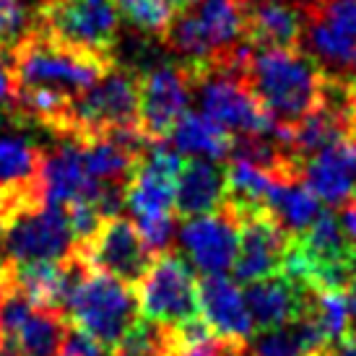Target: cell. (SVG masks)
Returning <instances> with one entry per match:
<instances>
[{
  "label": "cell",
  "instance_id": "1",
  "mask_svg": "<svg viewBox=\"0 0 356 356\" xmlns=\"http://www.w3.org/2000/svg\"><path fill=\"white\" fill-rule=\"evenodd\" d=\"M8 55L16 91H44L70 102L97 86L118 65L112 55L76 47L37 24H29L8 47Z\"/></svg>",
  "mask_w": 356,
  "mask_h": 356
},
{
  "label": "cell",
  "instance_id": "2",
  "mask_svg": "<svg viewBox=\"0 0 356 356\" xmlns=\"http://www.w3.org/2000/svg\"><path fill=\"white\" fill-rule=\"evenodd\" d=\"M239 76L281 125H294L325 99L327 73L299 47H248Z\"/></svg>",
  "mask_w": 356,
  "mask_h": 356
},
{
  "label": "cell",
  "instance_id": "3",
  "mask_svg": "<svg viewBox=\"0 0 356 356\" xmlns=\"http://www.w3.org/2000/svg\"><path fill=\"white\" fill-rule=\"evenodd\" d=\"M37 182V179H34ZM76 250L65 208L47 206L31 185L21 193L10 208L8 221L0 234L3 263H37V260H65Z\"/></svg>",
  "mask_w": 356,
  "mask_h": 356
},
{
  "label": "cell",
  "instance_id": "4",
  "mask_svg": "<svg viewBox=\"0 0 356 356\" xmlns=\"http://www.w3.org/2000/svg\"><path fill=\"white\" fill-rule=\"evenodd\" d=\"M65 312L73 327L83 330L102 348H109V351L140 320L138 297L133 294V289L91 268H83L79 281L73 284L65 302Z\"/></svg>",
  "mask_w": 356,
  "mask_h": 356
},
{
  "label": "cell",
  "instance_id": "5",
  "mask_svg": "<svg viewBox=\"0 0 356 356\" xmlns=\"http://www.w3.org/2000/svg\"><path fill=\"white\" fill-rule=\"evenodd\" d=\"M118 128H140V76L115 65L97 86L73 99L65 138L89 140Z\"/></svg>",
  "mask_w": 356,
  "mask_h": 356
},
{
  "label": "cell",
  "instance_id": "6",
  "mask_svg": "<svg viewBox=\"0 0 356 356\" xmlns=\"http://www.w3.org/2000/svg\"><path fill=\"white\" fill-rule=\"evenodd\" d=\"M193 89L198 91L200 107L208 120L232 136H270L276 118L263 107L245 79L234 68H211L195 76Z\"/></svg>",
  "mask_w": 356,
  "mask_h": 356
},
{
  "label": "cell",
  "instance_id": "7",
  "mask_svg": "<svg viewBox=\"0 0 356 356\" xmlns=\"http://www.w3.org/2000/svg\"><path fill=\"white\" fill-rule=\"evenodd\" d=\"M118 16L115 0H42L34 8L31 24L76 47L115 58L120 31Z\"/></svg>",
  "mask_w": 356,
  "mask_h": 356
},
{
  "label": "cell",
  "instance_id": "8",
  "mask_svg": "<svg viewBox=\"0 0 356 356\" xmlns=\"http://www.w3.org/2000/svg\"><path fill=\"white\" fill-rule=\"evenodd\" d=\"M136 297L140 315L161 325H179L198 317V281L175 250L154 257L146 276L136 284Z\"/></svg>",
  "mask_w": 356,
  "mask_h": 356
},
{
  "label": "cell",
  "instance_id": "9",
  "mask_svg": "<svg viewBox=\"0 0 356 356\" xmlns=\"http://www.w3.org/2000/svg\"><path fill=\"white\" fill-rule=\"evenodd\" d=\"M76 255L83 266L136 286L154 263V252L143 242L138 227L122 216L104 218L86 242L76 245Z\"/></svg>",
  "mask_w": 356,
  "mask_h": 356
},
{
  "label": "cell",
  "instance_id": "10",
  "mask_svg": "<svg viewBox=\"0 0 356 356\" xmlns=\"http://www.w3.org/2000/svg\"><path fill=\"white\" fill-rule=\"evenodd\" d=\"M232 200V198H229ZM239 213V252L234 260V276L242 284L276 276L284 270L291 234L281 227L268 206H239L232 200Z\"/></svg>",
  "mask_w": 356,
  "mask_h": 356
},
{
  "label": "cell",
  "instance_id": "11",
  "mask_svg": "<svg viewBox=\"0 0 356 356\" xmlns=\"http://www.w3.org/2000/svg\"><path fill=\"white\" fill-rule=\"evenodd\" d=\"M239 213L232 200H224L218 211L206 216L188 218L179 229V245L190 257V263L206 276L224 273L234 268L239 252Z\"/></svg>",
  "mask_w": 356,
  "mask_h": 356
},
{
  "label": "cell",
  "instance_id": "12",
  "mask_svg": "<svg viewBox=\"0 0 356 356\" xmlns=\"http://www.w3.org/2000/svg\"><path fill=\"white\" fill-rule=\"evenodd\" d=\"M193 97V81L182 63L156 65L140 76V128L149 140H167Z\"/></svg>",
  "mask_w": 356,
  "mask_h": 356
},
{
  "label": "cell",
  "instance_id": "13",
  "mask_svg": "<svg viewBox=\"0 0 356 356\" xmlns=\"http://www.w3.org/2000/svg\"><path fill=\"white\" fill-rule=\"evenodd\" d=\"M34 188L42 203L65 208L76 200L91 203L99 182L91 179V175L86 172L79 140L60 138L52 151H42V164Z\"/></svg>",
  "mask_w": 356,
  "mask_h": 356
},
{
  "label": "cell",
  "instance_id": "14",
  "mask_svg": "<svg viewBox=\"0 0 356 356\" xmlns=\"http://www.w3.org/2000/svg\"><path fill=\"white\" fill-rule=\"evenodd\" d=\"M198 309L203 312V323L221 338L248 343L255 333L245 294L221 273L203 276L198 281Z\"/></svg>",
  "mask_w": 356,
  "mask_h": 356
},
{
  "label": "cell",
  "instance_id": "15",
  "mask_svg": "<svg viewBox=\"0 0 356 356\" xmlns=\"http://www.w3.org/2000/svg\"><path fill=\"white\" fill-rule=\"evenodd\" d=\"M305 24L299 0H245V42L250 47H302Z\"/></svg>",
  "mask_w": 356,
  "mask_h": 356
},
{
  "label": "cell",
  "instance_id": "16",
  "mask_svg": "<svg viewBox=\"0 0 356 356\" xmlns=\"http://www.w3.org/2000/svg\"><path fill=\"white\" fill-rule=\"evenodd\" d=\"M305 182L327 206H343L356 195V136H343L305 159Z\"/></svg>",
  "mask_w": 356,
  "mask_h": 356
},
{
  "label": "cell",
  "instance_id": "17",
  "mask_svg": "<svg viewBox=\"0 0 356 356\" xmlns=\"http://www.w3.org/2000/svg\"><path fill=\"white\" fill-rule=\"evenodd\" d=\"M309 294L312 289L305 281L289 273H276V276L252 281L245 291V302H248L252 325L263 330V327H276L297 320L309 305Z\"/></svg>",
  "mask_w": 356,
  "mask_h": 356
},
{
  "label": "cell",
  "instance_id": "18",
  "mask_svg": "<svg viewBox=\"0 0 356 356\" xmlns=\"http://www.w3.org/2000/svg\"><path fill=\"white\" fill-rule=\"evenodd\" d=\"M227 200V169L208 159L182 161L175 188V213L179 218L206 216Z\"/></svg>",
  "mask_w": 356,
  "mask_h": 356
},
{
  "label": "cell",
  "instance_id": "19",
  "mask_svg": "<svg viewBox=\"0 0 356 356\" xmlns=\"http://www.w3.org/2000/svg\"><path fill=\"white\" fill-rule=\"evenodd\" d=\"M327 346L323 330L309 312V305L297 320L257 330L245 346V356H309Z\"/></svg>",
  "mask_w": 356,
  "mask_h": 356
},
{
  "label": "cell",
  "instance_id": "20",
  "mask_svg": "<svg viewBox=\"0 0 356 356\" xmlns=\"http://www.w3.org/2000/svg\"><path fill=\"white\" fill-rule=\"evenodd\" d=\"M169 138L179 154H188L190 159H208V161H221L232 156V146H234V136L218 128L203 112H185Z\"/></svg>",
  "mask_w": 356,
  "mask_h": 356
},
{
  "label": "cell",
  "instance_id": "21",
  "mask_svg": "<svg viewBox=\"0 0 356 356\" xmlns=\"http://www.w3.org/2000/svg\"><path fill=\"white\" fill-rule=\"evenodd\" d=\"M266 206L273 211V216L281 221V227L286 229L291 237L302 234L323 213L320 198L315 195V190L305 182V177L278 182L276 188L270 190Z\"/></svg>",
  "mask_w": 356,
  "mask_h": 356
},
{
  "label": "cell",
  "instance_id": "22",
  "mask_svg": "<svg viewBox=\"0 0 356 356\" xmlns=\"http://www.w3.org/2000/svg\"><path fill=\"white\" fill-rule=\"evenodd\" d=\"M79 143L81 151H83V164H86V172L91 175V179L109 182V185H125L128 188V182L133 179L143 156L128 151L125 146L115 143L107 136L79 140Z\"/></svg>",
  "mask_w": 356,
  "mask_h": 356
},
{
  "label": "cell",
  "instance_id": "23",
  "mask_svg": "<svg viewBox=\"0 0 356 356\" xmlns=\"http://www.w3.org/2000/svg\"><path fill=\"white\" fill-rule=\"evenodd\" d=\"M245 346L248 343L221 338L198 317L169 325L167 356H245Z\"/></svg>",
  "mask_w": 356,
  "mask_h": 356
},
{
  "label": "cell",
  "instance_id": "24",
  "mask_svg": "<svg viewBox=\"0 0 356 356\" xmlns=\"http://www.w3.org/2000/svg\"><path fill=\"white\" fill-rule=\"evenodd\" d=\"M42 149L21 136H0V190L24 188L37 179Z\"/></svg>",
  "mask_w": 356,
  "mask_h": 356
},
{
  "label": "cell",
  "instance_id": "25",
  "mask_svg": "<svg viewBox=\"0 0 356 356\" xmlns=\"http://www.w3.org/2000/svg\"><path fill=\"white\" fill-rule=\"evenodd\" d=\"M188 3L190 0H115L118 13L130 26L143 34H154L159 40Z\"/></svg>",
  "mask_w": 356,
  "mask_h": 356
},
{
  "label": "cell",
  "instance_id": "26",
  "mask_svg": "<svg viewBox=\"0 0 356 356\" xmlns=\"http://www.w3.org/2000/svg\"><path fill=\"white\" fill-rule=\"evenodd\" d=\"M169 325L154 323L140 315V320L128 330V336L112 348L115 356H167Z\"/></svg>",
  "mask_w": 356,
  "mask_h": 356
},
{
  "label": "cell",
  "instance_id": "27",
  "mask_svg": "<svg viewBox=\"0 0 356 356\" xmlns=\"http://www.w3.org/2000/svg\"><path fill=\"white\" fill-rule=\"evenodd\" d=\"M305 13L327 21L330 26L356 40V0H299Z\"/></svg>",
  "mask_w": 356,
  "mask_h": 356
},
{
  "label": "cell",
  "instance_id": "28",
  "mask_svg": "<svg viewBox=\"0 0 356 356\" xmlns=\"http://www.w3.org/2000/svg\"><path fill=\"white\" fill-rule=\"evenodd\" d=\"M29 24L31 19L21 8L19 0H0V47H10L29 29Z\"/></svg>",
  "mask_w": 356,
  "mask_h": 356
},
{
  "label": "cell",
  "instance_id": "29",
  "mask_svg": "<svg viewBox=\"0 0 356 356\" xmlns=\"http://www.w3.org/2000/svg\"><path fill=\"white\" fill-rule=\"evenodd\" d=\"M102 354H104V348L94 338L86 336L83 330H79V327L68 330V336L63 341V351H60V356H102Z\"/></svg>",
  "mask_w": 356,
  "mask_h": 356
},
{
  "label": "cell",
  "instance_id": "30",
  "mask_svg": "<svg viewBox=\"0 0 356 356\" xmlns=\"http://www.w3.org/2000/svg\"><path fill=\"white\" fill-rule=\"evenodd\" d=\"M13 91H16V83H13L8 47H0V104H3V107H8L10 104Z\"/></svg>",
  "mask_w": 356,
  "mask_h": 356
},
{
  "label": "cell",
  "instance_id": "31",
  "mask_svg": "<svg viewBox=\"0 0 356 356\" xmlns=\"http://www.w3.org/2000/svg\"><path fill=\"white\" fill-rule=\"evenodd\" d=\"M341 221H343V229H346L348 239H351V245H354V273H356V203L354 200L343 206Z\"/></svg>",
  "mask_w": 356,
  "mask_h": 356
},
{
  "label": "cell",
  "instance_id": "32",
  "mask_svg": "<svg viewBox=\"0 0 356 356\" xmlns=\"http://www.w3.org/2000/svg\"><path fill=\"white\" fill-rule=\"evenodd\" d=\"M330 354L333 356H356V327H351L346 336L333 343Z\"/></svg>",
  "mask_w": 356,
  "mask_h": 356
},
{
  "label": "cell",
  "instance_id": "33",
  "mask_svg": "<svg viewBox=\"0 0 356 356\" xmlns=\"http://www.w3.org/2000/svg\"><path fill=\"white\" fill-rule=\"evenodd\" d=\"M346 104H348V120H351V133L356 136V76L346 79Z\"/></svg>",
  "mask_w": 356,
  "mask_h": 356
},
{
  "label": "cell",
  "instance_id": "34",
  "mask_svg": "<svg viewBox=\"0 0 356 356\" xmlns=\"http://www.w3.org/2000/svg\"><path fill=\"white\" fill-rule=\"evenodd\" d=\"M346 297H348V312H351V325L356 327V278H354V284L348 286Z\"/></svg>",
  "mask_w": 356,
  "mask_h": 356
},
{
  "label": "cell",
  "instance_id": "35",
  "mask_svg": "<svg viewBox=\"0 0 356 356\" xmlns=\"http://www.w3.org/2000/svg\"><path fill=\"white\" fill-rule=\"evenodd\" d=\"M309 356H333V354H330V348H323V351H315V354H309Z\"/></svg>",
  "mask_w": 356,
  "mask_h": 356
},
{
  "label": "cell",
  "instance_id": "36",
  "mask_svg": "<svg viewBox=\"0 0 356 356\" xmlns=\"http://www.w3.org/2000/svg\"><path fill=\"white\" fill-rule=\"evenodd\" d=\"M354 203H356V195H354Z\"/></svg>",
  "mask_w": 356,
  "mask_h": 356
},
{
  "label": "cell",
  "instance_id": "37",
  "mask_svg": "<svg viewBox=\"0 0 356 356\" xmlns=\"http://www.w3.org/2000/svg\"><path fill=\"white\" fill-rule=\"evenodd\" d=\"M239 3H245V0H239Z\"/></svg>",
  "mask_w": 356,
  "mask_h": 356
}]
</instances>
